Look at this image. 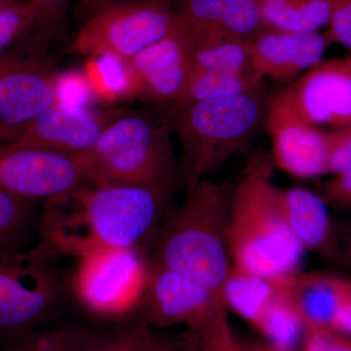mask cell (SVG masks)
I'll list each match as a JSON object with an SVG mask.
<instances>
[{
  "instance_id": "cell-1",
  "label": "cell",
  "mask_w": 351,
  "mask_h": 351,
  "mask_svg": "<svg viewBox=\"0 0 351 351\" xmlns=\"http://www.w3.org/2000/svg\"><path fill=\"white\" fill-rule=\"evenodd\" d=\"M180 182L89 184L49 198L41 212L39 241L58 256L76 258L104 249L147 248L173 207Z\"/></svg>"
},
{
  "instance_id": "cell-2",
  "label": "cell",
  "mask_w": 351,
  "mask_h": 351,
  "mask_svg": "<svg viewBox=\"0 0 351 351\" xmlns=\"http://www.w3.org/2000/svg\"><path fill=\"white\" fill-rule=\"evenodd\" d=\"M235 182L207 178L189 186L186 199L164 216L152 239L156 258L221 298L233 261L230 210Z\"/></svg>"
},
{
  "instance_id": "cell-3",
  "label": "cell",
  "mask_w": 351,
  "mask_h": 351,
  "mask_svg": "<svg viewBox=\"0 0 351 351\" xmlns=\"http://www.w3.org/2000/svg\"><path fill=\"white\" fill-rule=\"evenodd\" d=\"M271 156L252 157L235 182L230 210L233 265L251 274L283 278L300 271L304 250L283 212L282 189L274 182Z\"/></svg>"
},
{
  "instance_id": "cell-4",
  "label": "cell",
  "mask_w": 351,
  "mask_h": 351,
  "mask_svg": "<svg viewBox=\"0 0 351 351\" xmlns=\"http://www.w3.org/2000/svg\"><path fill=\"white\" fill-rule=\"evenodd\" d=\"M265 91L169 108L163 114L181 138L180 177L186 188L221 169L237 154H248L267 124Z\"/></svg>"
},
{
  "instance_id": "cell-5",
  "label": "cell",
  "mask_w": 351,
  "mask_h": 351,
  "mask_svg": "<svg viewBox=\"0 0 351 351\" xmlns=\"http://www.w3.org/2000/svg\"><path fill=\"white\" fill-rule=\"evenodd\" d=\"M169 124L144 110H125L88 152L75 154L88 184L149 186L179 179Z\"/></svg>"
},
{
  "instance_id": "cell-6",
  "label": "cell",
  "mask_w": 351,
  "mask_h": 351,
  "mask_svg": "<svg viewBox=\"0 0 351 351\" xmlns=\"http://www.w3.org/2000/svg\"><path fill=\"white\" fill-rule=\"evenodd\" d=\"M58 257L40 241L0 253V338L39 329L61 313L71 295Z\"/></svg>"
},
{
  "instance_id": "cell-7",
  "label": "cell",
  "mask_w": 351,
  "mask_h": 351,
  "mask_svg": "<svg viewBox=\"0 0 351 351\" xmlns=\"http://www.w3.org/2000/svg\"><path fill=\"white\" fill-rule=\"evenodd\" d=\"M147 272L145 248L95 251L77 258L69 291L92 315L125 319L137 314Z\"/></svg>"
},
{
  "instance_id": "cell-8",
  "label": "cell",
  "mask_w": 351,
  "mask_h": 351,
  "mask_svg": "<svg viewBox=\"0 0 351 351\" xmlns=\"http://www.w3.org/2000/svg\"><path fill=\"white\" fill-rule=\"evenodd\" d=\"M179 23L169 0H130L88 17L71 50L127 62L170 34Z\"/></svg>"
},
{
  "instance_id": "cell-9",
  "label": "cell",
  "mask_w": 351,
  "mask_h": 351,
  "mask_svg": "<svg viewBox=\"0 0 351 351\" xmlns=\"http://www.w3.org/2000/svg\"><path fill=\"white\" fill-rule=\"evenodd\" d=\"M351 125V56L321 61L269 101L267 123Z\"/></svg>"
},
{
  "instance_id": "cell-10",
  "label": "cell",
  "mask_w": 351,
  "mask_h": 351,
  "mask_svg": "<svg viewBox=\"0 0 351 351\" xmlns=\"http://www.w3.org/2000/svg\"><path fill=\"white\" fill-rule=\"evenodd\" d=\"M89 186L77 157L32 145H0V191L25 199H49Z\"/></svg>"
},
{
  "instance_id": "cell-11",
  "label": "cell",
  "mask_w": 351,
  "mask_h": 351,
  "mask_svg": "<svg viewBox=\"0 0 351 351\" xmlns=\"http://www.w3.org/2000/svg\"><path fill=\"white\" fill-rule=\"evenodd\" d=\"M221 302L204 286L149 256L147 282L137 311L149 326L182 325L195 331Z\"/></svg>"
},
{
  "instance_id": "cell-12",
  "label": "cell",
  "mask_w": 351,
  "mask_h": 351,
  "mask_svg": "<svg viewBox=\"0 0 351 351\" xmlns=\"http://www.w3.org/2000/svg\"><path fill=\"white\" fill-rule=\"evenodd\" d=\"M126 110H94L59 101L27 125L13 132L9 143L75 156L88 152Z\"/></svg>"
},
{
  "instance_id": "cell-13",
  "label": "cell",
  "mask_w": 351,
  "mask_h": 351,
  "mask_svg": "<svg viewBox=\"0 0 351 351\" xmlns=\"http://www.w3.org/2000/svg\"><path fill=\"white\" fill-rule=\"evenodd\" d=\"M59 77L38 60L0 57V138H8L60 101Z\"/></svg>"
},
{
  "instance_id": "cell-14",
  "label": "cell",
  "mask_w": 351,
  "mask_h": 351,
  "mask_svg": "<svg viewBox=\"0 0 351 351\" xmlns=\"http://www.w3.org/2000/svg\"><path fill=\"white\" fill-rule=\"evenodd\" d=\"M125 63L135 92L171 106L181 96L193 71L191 36L179 19L168 36Z\"/></svg>"
},
{
  "instance_id": "cell-15",
  "label": "cell",
  "mask_w": 351,
  "mask_h": 351,
  "mask_svg": "<svg viewBox=\"0 0 351 351\" xmlns=\"http://www.w3.org/2000/svg\"><path fill=\"white\" fill-rule=\"evenodd\" d=\"M328 43L319 32L263 29L250 39L252 63L258 75L277 82L295 76L322 61Z\"/></svg>"
},
{
  "instance_id": "cell-16",
  "label": "cell",
  "mask_w": 351,
  "mask_h": 351,
  "mask_svg": "<svg viewBox=\"0 0 351 351\" xmlns=\"http://www.w3.org/2000/svg\"><path fill=\"white\" fill-rule=\"evenodd\" d=\"M179 19L193 41L251 39L265 29L256 0H178Z\"/></svg>"
},
{
  "instance_id": "cell-17",
  "label": "cell",
  "mask_w": 351,
  "mask_h": 351,
  "mask_svg": "<svg viewBox=\"0 0 351 351\" xmlns=\"http://www.w3.org/2000/svg\"><path fill=\"white\" fill-rule=\"evenodd\" d=\"M272 142L271 158L279 170L297 179L327 175V133L301 122L265 124Z\"/></svg>"
},
{
  "instance_id": "cell-18",
  "label": "cell",
  "mask_w": 351,
  "mask_h": 351,
  "mask_svg": "<svg viewBox=\"0 0 351 351\" xmlns=\"http://www.w3.org/2000/svg\"><path fill=\"white\" fill-rule=\"evenodd\" d=\"M282 205L289 228L304 250L332 263L334 219L321 196L302 188L282 189Z\"/></svg>"
},
{
  "instance_id": "cell-19",
  "label": "cell",
  "mask_w": 351,
  "mask_h": 351,
  "mask_svg": "<svg viewBox=\"0 0 351 351\" xmlns=\"http://www.w3.org/2000/svg\"><path fill=\"white\" fill-rule=\"evenodd\" d=\"M348 281V277L324 270L289 276V294L301 315L304 331L308 328L332 329Z\"/></svg>"
},
{
  "instance_id": "cell-20",
  "label": "cell",
  "mask_w": 351,
  "mask_h": 351,
  "mask_svg": "<svg viewBox=\"0 0 351 351\" xmlns=\"http://www.w3.org/2000/svg\"><path fill=\"white\" fill-rule=\"evenodd\" d=\"M263 90V78L256 73L193 69L181 96L169 108H179L198 101L230 98Z\"/></svg>"
},
{
  "instance_id": "cell-21",
  "label": "cell",
  "mask_w": 351,
  "mask_h": 351,
  "mask_svg": "<svg viewBox=\"0 0 351 351\" xmlns=\"http://www.w3.org/2000/svg\"><path fill=\"white\" fill-rule=\"evenodd\" d=\"M265 29L317 32L329 23L332 0H256Z\"/></svg>"
},
{
  "instance_id": "cell-22",
  "label": "cell",
  "mask_w": 351,
  "mask_h": 351,
  "mask_svg": "<svg viewBox=\"0 0 351 351\" xmlns=\"http://www.w3.org/2000/svg\"><path fill=\"white\" fill-rule=\"evenodd\" d=\"M281 279L257 276L233 265L223 284L221 298L228 309L254 326L278 291Z\"/></svg>"
},
{
  "instance_id": "cell-23",
  "label": "cell",
  "mask_w": 351,
  "mask_h": 351,
  "mask_svg": "<svg viewBox=\"0 0 351 351\" xmlns=\"http://www.w3.org/2000/svg\"><path fill=\"white\" fill-rule=\"evenodd\" d=\"M288 277L281 279L278 291L254 325L269 343L280 351H295L304 339V325L291 299Z\"/></svg>"
},
{
  "instance_id": "cell-24",
  "label": "cell",
  "mask_w": 351,
  "mask_h": 351,
  "mask_svg": "<svg viewBox=\"0 0 351 351\" xmlns=\"http://www.w3.org/2000/svg\"><path fill=\"white\" fill-rule=\"evenodd\" d=\"M40 216L38 201L0 191V253L25 250Z\"/></svg>"
},
{
  "instance_id": "cell-25",
  "label": "cell",
  "mask_w": 351,
  "mask_h": 351,
  "mask_svg": "<svg viewBox=\"0 0 351 351\" xmlns=\"http://www.w3.org/2000/svg\"><path fill=\"white\" fill-rule=\"evenodd\" d=\"M191 64L193 69L256 73L252 63L250 39L210 38L191 40Z\"/></svg>"
},
{
  "instance_id": "cell-26",
  "label": "cell",
  "mask_w": 351,
  "mask_h": 351,
  "mask_svg": "<svg viewBox=\"0 0 351 351\" xmlns=\"http://www.w3.org/2000/svg\"><path fill=\"white\" fill-rule=\"evenodd\" d=\"M91 334L75 326H59L2 337L0 351H86Z\"/></svg>"
},
{
  "instance_id": "cell-27",
  "label": "cell",
  "mask_w": 351,
  "mask_h": 351,
  "mask_svg": "<svg viewBox=\"0 0 351 351\" xmlns=\"http://www.w3.org/2000/svg\"><path fill=\"white\" fill-rule=\"evenodd\" d=\"M228 309L221 302L198 329L191 331L200 351H280L269 343L257 345L239 338L230 325Z\"/></svg>"
},
{
  "instance_id": "cell-28",
  "label": "cell",
  "mask_w": 351,
  "mask_h": 351,
  "mask_svg": "<svg viewBox=\"0 0 351 351\" xmlns=\"http://www.w3.org/2000/svg\"><path fill=\"white\" fill-rule=\"evenodd\" d=\"M38 27H43V20L38 11L29 2L25 0H1L0 57L4 51Z\"/></svg>"
},
{
  "instance_id": "cell-29",
  "label": "cell",
  "mask_w": 351,
  "mask_h": 351,
  "mask_svg": "<svg viewBox=\"0 0 351 351\" xmlns=\"http://www.w3.org/2000/svg\"><path fill=\"white\" fill-rule=\"evenodd\" d=\"M144 327L140 320L108 334H91L86 351H140Z\"/></svg>"
},
{
  "instance_id": "cell-30",
  "label": "cell",
  "mask_w": 351,
  "mask_h": 351,
  "mask_svg": "<svg viewBox=\"0 0 351 351\" xmlns=\"http://www.w3.org/2000/svg\"><path fill=\"white\" fill-rule=\"evenodd\" d=\"M327 175H336L351 168V125L327 133Z\"/></svg>"
},
{
  "instance_id": "cell-31",
  "label": "cell",
  "mask_w": 351,
  "mask_h": 351,
  "mask_svg": "<svg viewBox=\"0 0 351 351\" xmlns=\"http://www.w3.org/2000/svg\"><path fill=\"white\" fill-rule=\"evenodd\" d=\"M304 351H351V336L330 328H308L304 332Z\"/></svg>"
},
{
  "instance_id": "cell-32",
  "label": "cell",
  "mask_w": 351,
  "mask_h": 351,
  "mask_svg": "<svg viewBox=\"0 0 351 351\" xmlns=\"http://www.w3.org/2000/svg\"><path fill=\"white\" fill-rule=\"evenodd\" d=\"M317 193L328 207L339 211L351 209V168L332 175V179L320 184Z\"/></svg>"
},
{
  "instance_id": "cell-33",
  "label": "cell",
  "mask_w": 351,
  "mask_h": 351,
  "mask_svg": "<svg viewBox=\"0 0 351 351\" xmlns=\"http://www.w3.org/2000/svg\"><path fill=\"white\" fill-rule=\"evenodd\" d=\"M328 43H337L351 50V1L332 0Z\"/></svg>"
},
{
  "instance_id": "cell-34",
  "label": "cell",
  "mask_w": 351,
  "mask_h": 351,
  "mask_svg": "<svg viewBox=\"0 0 351 351\" xmlns=\"http://www.w3.org/2000/svg\"><path fill=\"white\" fill-rule=\"evenodd\" d=\"M335 256L332 263L351 272V215L334 219Z\"/></svg>"
},
{
  "instance_id": "cell-35",
  "label": "cell",
  "mask_w": 351,
  "mask_h": 351,
  "mask_svg": "<svg viewBox=\"0 0 351 351\" xmlns=\"http://www.w3.org/2000/svg\"><path fill=\"white\" fill-rule=\"evenodd\" d=\"M38 11L44 29L59 22L71 0H25Z\"/></svg>"
},
{
  "instance_id": "cell-36",
  "label": "cell",
  "mask_w": 351,
  "mask_h": 351,
  "mask_svg": "<svg viewBox=\"0 0 351 351\" xmlns=\"http://www.w3.org/2000/svg\"><path fill=\"white\" fill-rule=\"evenodd\" d=\"M140 351H177L175 341L157 336L152 331L151 326L145 323Z\"/></svg>"
},
{
  "instance_id": "cell-37",
  "label": "cell",
  "mask_w": 351,
  "mask_h": 351,
  "mask_svg": "<svg viewBox=\"0 0 351 351\" xmlns=\"http://www.w3.org/2000/svg\"><path fill=\"white\" fill-rule=\"evenodd\" d=\"M332 330L351 336V278L350 277L346 285L345 297L339 307Z\"/></svg>"
},
{
  "instance_id": "cell-38",
  "label": "cell",
  "mask_w": 351,
  "mask_h": 351,
  "mask_svg": "<svg viewBox=\"0 0 351 351\" xmlns=\"http://www.w3.org/2000/svg\"><path fill=\"white\" fill-rule=\"evenodd\" d=\"M126 1H130V0H87L85 5L82 7V10L88 14V17H90L98 11Z\"/></svg>"
},
{
  "instance_id": "cell-39",
  "label": "cell",
  "mask_w": 351,
  "mask_h": 351,
  "mask_svg": "<svg viewBox=\"0 0 351 351\" xmlns=\"http://www.w3.org/2000/svg\"><path fill=\"white\" fill-rule=\"evenodd\" d=\"M176 341L177 351H200L195 334L186 330Z\"/></svg>"
},
{
  "instance_id": "cell-40",
  "label": "cell",
  "mask_w": 351,
  "mask_h": 351,
  "mask_svg": "<svg viewBox=\"0 0 351 351\" xmlns=\"http://www.w3.org/2000/svg\"><path fill=\"white\" fill-rule=\"evenodd\" d=\"M76 1H77L78 6L82 9V7L85 5V3H86L87 0H76Z\"/></svg>"
},
{
  "instance_id": "cell-41",
  "label": "cell",
  "mask_w": 351,
  "mask_h": 351,
  "mask_svg": "<svg viewBox=\"0 0 351 351\" xmlns=\"http://www.w3.org/2000/svg\"><path fill=\"white\" fill-rule=\"evenodd\" d=\"M175 1H178V0H175Z\"/></svg>"
},
{
  "instance_id": "cell-42",
  "label": "cell",
  "mask_w": 351,
  "mask_h": 351,
  "mask_svg": "<svg viewBox=\"0 0 351 351\" xmlns=\"http://www.w3.org/2000/svg\"><path fill=\"white\" fill-rule=\"evenodd\" d=\"M0 1H1V0H0Z\"/></svg>"
},
{
  "instance_id": "cell-43",
  "label": "cell",
  "mask_w": 351,
  "mask_h": 351,
  "mask_svg": "<svg viewBox=\"0 0 351 351\" xmlns=\"http://www.w3.org/2000/svg\"><path fill=\"white\" fill-rule=\"evenodd\" d=\"M350 1H351V0H350Z\"/></svg>"
},
{
  "instance_id": "cell-44",
  "label": "cell",
  "mask_w": 351,
  "mask_h": 351,
  "mask_svg": "<svg viewBox=\"0 0 351 351\" xmlns=\"http://www.w3.org/2000/svg\"><path fill=\"white\" fill-rule=\"evenodd\" d=\"M2 57V56H1Z\"/></svg>"
}]
</instances>
